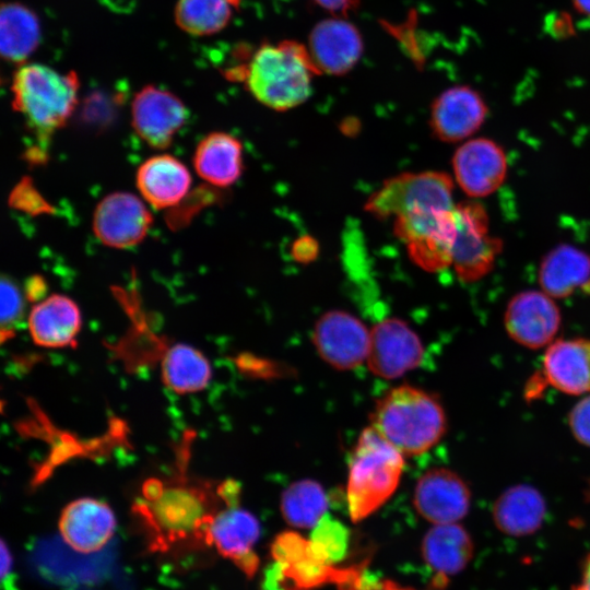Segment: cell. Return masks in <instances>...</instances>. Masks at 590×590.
Instances as JSON below:
<instances>
[{
  "label": "cell",
  "instance_id": "obj_1",
  "mask_svg": "<svg viewBox=\"0 0 590 590\" xmlns=\"http://www.w3.org/2000/svg\"><path fill=\"white\" fill-rule=\"evenodd\" d=\"M212 498L194 484L148 480L133 510L143 524L149 551L179 556L210 547L209 527L220 510Z\"/></svg>",
  "mask_w": 590,
  "mask_h": 590
},
{
  "label": "cell",
  "instance_id": "obj_2",
  "mask_svg": "<svg viewBox=\"0 0 590 590\" xmlns=\"http://www.w3.org/2000/svg\"><path fill=\"white\" fill-rule=\"evenodd\" d=\"M316 74L307 47L288 39L260 45L239 76L260 104L285 111L309 98Z\"/></svg>",
  "mask_w": 590,
  "mask_h": 590
},
{
  "label": "cell",
  "instance_id": "obj_3",
  "mask_svg": "<svg viewBox=\"0 0 590 590\" xmlns=\"http://www.w3.org/2000/svg\"><path fill=\"white\" fill-rule=\"evenodd\" d=\"M371 427L404 457L423 455L447 430V416L433 394L408 385L386 392L375 404Z\"/></svg>",
  "mask_w": 590,
  "mask_h": 590
},
{
  "label": "cell",
  "instance_id": "obj_4",
  "mask_svg": "<svg viewBox=\"0 0 590 590\" xmlns=\"http://www.w3.org/2000/svg\"><path fill=\"white\" fill-rule=\"evenodd\" d=\"M12 106L37 140L42 153L78 104L79 79L43 63L20 64L12 78Z\"/></svg>",
  "mask_w": 590,
  "mask_h": 590
},
{
  "label": "cell",
  "instance_id": "obj_5",
  "mask_svg": "<svg viewBox=\"0 0 590 590\" xmlns=\"http://www.w3.org/2000/svg\"><path fill=\"white\" fill-rule=\"evenodd\" d=\"M403 467L404 456L371 426L361 433L350 459L346 485L352 521L366 519L393 495Z\"/></svg>",
  "mask_w": 590,
  "mask_h": 590
},
{
  "label": "cell",
  "instance_id": "obj_6",
  "mask_svg": "<svg viewBox=\"0 0 590 590\" xmlns=\"http://www.w3.org/2000/svg\"><path fill=\"white\" fill-rule=\"evenodd\" d=\"M455 181L440 170L402 173L390 177L366 200L364 210L378 220L398 219L455 208Z\"/></svg>",
  "mask_w": 590,
  "mask_h": 590
},
{
  "label": "cell",
  "instance_id": "obj_7",
  "mask_svg": "<svg viewBox=\"0 0 590 590\" xmlns=\"http://www.w3.org/2000/svg\"><path fill=\"white\" fill-rule=\"evenodd\" d=\"M455 216L451 266L460 281L474 283L493 270L504 245L491 231L485 206L475 199L457 203Z\"/></svg>",
  "mask_w": 590,
  "mask_h": 590
},
{
  "label": "cell",
  "instance_id": "obj_8",
  "mask_svg": "<svg viewBox=\"0 0 590 590\" xmlns=\"http://www.w3.org/2000/svg\"><path fill=\"white\" fill-rule=\"evenodd\" d=\"M271 555L283 579L295 590H314L327 583L340 587L354 570L329 564L309 539L294 531L282 532L274 539Z\"/></svg>",
  "mask_w": 590,
  "mask_h": 590
},
{
  "label": "cell",
  "instance_id": "obj_9",
  "mask_svg": "<svg viewBox=\"0 0 590 590\" xmlns=\"http://www.w3.org/2000/svg\"><path fill=\"white\" fill-rule=\"evenodd\" d=\"M508 337L517 344L539 350L556 340L562 314L553 297L542 290H526L507 303L503 317Z\"/></svg>",
  "mask_w": 590,
  "mask_h": 590
},
{
  "label": "cell",
  "instance_id": "obj_10",
  "mask_svg": "<svg viewBox=\"0 0 590 590\" xmlns=\"http://www.w3.org/2000/svg\"><path fill=\"white\" fill-rule=\"evenodd\" d=\"M455 181L471 199L496 192L508 174L504 148L493 139L476 137L463 141L451 158Z\"/></svg>",
  "mask_w": 590,
  "mask_h": 590
},
{
  "label": "cell",
  "instance_id": "obj_11",
  "mask_svg": "<svg viewBox=\"0 0 590 590\" xmlns=\"http://www.w3.org/2000/svg\"><path fill=\"white\" fill-rule=\"evenodd\" d=\"M370 330L356 316L340 309L322 314L312 330L319 356L331 367L350 370L367 358Z\"/></svg>",
  "mask_w": 590,
  "mask_h": 590
},
{
  "label": "cell",
  "instance_id": "obj_12",
  "mask_svg": "<svg viewBox=\"0 0 590 590\" xmlns=\"http://www.w3.org/2000/svg\"><path fill=\"white\" fill-rule=\"evenodd\" d=\"M423 357V342L405 321L386 318L370 329L366 362L376 376L399 378L420 366Z\"/></svg>",
  "mask_w": 590,
  "mask_h": 590
},
{
  "label": "cell",
  "instance_id": "obj_13",
  "mask_svg": "<svg viewBox=\"0 0 590 590\" xmlns=\"http://www.w3.org/2000/svg\"><path fill=\"white\" fill-rule=\"evenodd\" d=\"M188 109L172 92L146 85L131 103V123L137 134L151 148L166 149L184 127Z\"/></svg>",
  "mask_w": 590,
  "mask_h": 590
},
{
  "label": "cell",
  "instance_id": "obj_14",
  "mask_svg": "<svg viewBox=\"0 0 590 590\" xmlns=\"http://www.w3.org/2000/svg\"><path fill=\"white\" fill-rule=\"evenodd\" d=\"M487 115V104L476 90L468 85H456L433 101L428 122L437 140L462 143L481 129Z\"/></svg>",
  "mask_w": 590,
  "mask_h": 590
},
{
  "label": "cell",
  "instance_id": "obj_15",
  "mask_svg": "<svg viewBox=\"0 0 590 590\" xmlns=\"http://www.w3.org/2000/svg\"><path fill=\"white\" fill-rule=\"evenodd\" d=\"M413 505L433 524L456 523L471 507V491L467 482L448 468H433L417 480Z\"/></svg>",
  "mask_w": 590,
  "mask_h": 590
},
{
  "label": "cell",
  "instance_id": "obj_16",
  "mask_svg": "<svg viewBox=\"0 0 590 590\" xmlns=\"http://www.w3.org/2000/svg\"><path fill=\"white\" fill-rule=\"evenodd\" d=\"M152 224L145 204L129 192H113L96 205L93 215L95 236L106 246L126 249L143 240Z\"/></svg>",
  "mask_w": 590,
  "mask_h": 590
},
{
  "label": "cell",
  "instance_id": "obj_17",
  "mask_svg": "<svg viewBox=\"0 0 590 590\" xmlns=\"http://www.w3.org/2000/svg\"><path fill=\"white\" fill-rule=\"evenodd\" d=\"M307 49L318 74L343 75L359 61L364 42L352 22L344 16H333L312 27Z\"/></svg>",
  "mask_w": 590,
  "mask_h": 590
},
{
  "label": "cell",
  "instance_id": "obj_18",
  "mask_svg": "<svg viewBox=\"0 0 590 590\" xmlns=\"http://www.w3.org/2000/svg\"><path fill=\"white\" fill-rule=\"evenodd\" d=\"M259 536L258 519L248 510L234 505L214 515L208 531V543L250 578L259 567V557L253 551Z\"/></svg>",
  "mask_w": 590,
  "mask_h": 590
},
{
  "label": "cell",
  "instance_id": "obj_19",
  "mask_svg": "<svg viewBox=\"0 0 590 590\" xmlns=\"http://www.w3.org/2000/svg\"><path fill=\"white\" fill-rule=\"evenodd\" d=\"M115 530L116 517L110 506L91 497L70 502L59 518L62 540L79 553L90 554L102 550Z\"/></svg>",
  "mask_w": 590,
  "mask_h": 590
},
{
  "label": "cell",
  "instance_id": "obj_20",
  "mask_svg": "<svg viewBox=\"0 0 590 590\" xmlns=\"http://www.w3.org/2000/svg\"><path fill=\"white\" fill-rule=\"evenodd\" d=\"M536 377L569 396L590 393V339H556L545 350Z\"/></svg>",
  "mask_w": 590,
  "mask_h": 590
},
{
  "label": "cell",
  "instance_id": "obj_21",
  "mask_svg": "<svg viewBox=\"0 0 590 590\" xmlns=\"http://www.w3.org/2000/svg\"><path fill=\"white\" fill-rule=\"evenodd\" d=\"M473 541L460 524H435L424 535L421 553L434 573L432 587L442 590L449 578L463 570L473 556Z\"/></svg>",
  "mask_w": 590,
  "mask_h": 590
},
{
  "label": "cell",
  "instance_id": "obj_22",
  "mask_svg": "<svg viewBox=\"0 0 590 590\" xmlns=\"http://www.w3.org/2000/svg\"><path fill=\"white\" fill-rule=\"evenodd\" d=\"M538 281L554 299L568 298L578 291L590 292V255L571 244H559L543 256Z\"/></svg>",
  "mask_w": 590,
  "mask_h": 590
},
{
  "label": "cell",
  "instance_id": "obj_23",
  "mask_svg": "<svg viewBox=\"0 0 590 590\" xmlns=\"http://www.w3.org/2000/svg\"><path fill=\"white\" fill-rule=\"evenodd\" d=\"M27 326L33 341L39 346H70L81 328L80 309L68 296L52 294L34 305Z\"/></svg>",
  "mask_w": 590,
  "mask_h": 590
},
{
  "label": "cell",
  "instance_id": "obj_24",
  "mask_svg": "<svg viewBox=\"0 0 590 590\" xmlns=\"http://www.w3.org/2000/svg\"><path fill=\"white\" fill-rule=\"evenodd\" d=\"M137 187L146 202L156 209L177 205L188 193L191 176L188 168L169 154L144 161L138 168Z\"/></svg>",
  "mask_w": 590,
  "mask_h": 590
},
{
  "label": "cell",
  "instance_id": "obj_25",
  "mask_svg": "<svg viewBox=\"0 0 590 590\" xmlns=\"http://www.w3.org/2000/svg\"><path fill=\"white\" fill-rule=\"evenodd\" d=\"M546 509V502L538 488L529 484H516L495 499L492 517L500 532L526 536L542 527Z\"/></svg>",
  "mask_w": 590,
  "mask_h": 590
},
{
  "label": "cell",
  "instance_id": "obj_26",
  "mask_svg": "<svg viewBox=\"0 0 590 590\" xmlns=\"http://www.w3.org/2000/svg\"><path fill=\"white\" fill-rule=\"evenodd\" d=\"M243 157V144L236 137L215 131L198 143L193 153V167L208 184L226 188L241 176Z\"/></svg>",
  "mask_w": 590,
  "mask_h": 590
},
{
  "label": "cell",
  "instance_id": "obj_27",
  "mask_svg": "<svg viewBox=\"0 0 590 590\" xmlns=\"http://www.w3.org/2000/svg\"><path fill=\"white\" fill-rule=\"evenodd\" d=\"M211 365L196 347L177 343L162 359V379L176 393L186 394L203 390L211 379Z\"/></svg>",
  "mask_w": 590,
  "mask_h": 590
},
{
  "label": "cell",
  "instance_id": "obj_28",
  "mask_svg": "<svg viewBox=\"0 0 590 590\" xmlns=\"http://www.w3.org/2000/svg\"><path fill=\"white\" fill-rule=\"evenodd\" d=\"M40 28L35 13L21 3L1 7V54L14 63L23 64L39 43Z\"/></svg>",
  "mask_w": 590,
  "mask_h": 590
},
{
  "label": "cell",
  "instance_id": "obj_29",
  "mask_svg": "<svg viewBox=\"0 0 590 590\" xmlns=\"http://www.w3.org/2000/svg\"><path fill=\"white\" fill-rule=\"evenodd\" d=\"M327 509L328 497L317 481H295L281 494V515L293 528L312 529L327 514Z\"/></svg>",
  "mask_w": 590,
  "mask_h": 590
},
{
  "label": "cell",
  "instance_id": "obj_30",
  "mask_svg": "<svg viewBox=\"0 0 590 590\" xmlns=\"http://www.w3.org/2000/svg\"><path fill=\"white\" fill-rule=\"evenodd\" d=\"M233 14L231 0H177L176 25L191 36H210L224 30Z\"/></svg>",
  "mask_w": 590,
  "mask_h": 590
},
{
  "label": "cell",
  "instance_id": "obj_31",
  "mask_svg": "<svg viewBox=\"0 0 590 590\" xmlns=\"http://www.w3.org/2000/svg\"><path fill=\"white\" fill-rule=\"evenodd\" d=\"M309 540L323 559L335 565L347 554L350 530L341 521L326 514L312 528Z\"/></svg>",
  "mask_w": 590,
  "mask_h": 590
},
{
  "label": "cell",
  "instance_id": "obj_32",
  "mask_svg": "<svg viewBox=\"0 0 590 590\" xmlns=\"http://www.w3.org/2000/svg\"><path fill=\"white\" fill-rule=\"evenodd\" d=\"M0 293V317L3 335L5 332H12L13 327L21 321L24 315V298L15 282L5 276L1 279Z\"/></svg>",
  "mask_w": 590,
  "mask_h": 590
},
{
  "label": "cell",
  "instance_id": "obj_33",
  "mask_svg": "<svg viewBox=\"0 0 590 590\" xmlns=\"http://www.w3.org/2000/svg\"><path fill=\"white\" fill-rule=\"evenodd\" d=\"M567 422L573 437L590 448V393L582 396L570 409Z\"/></svg>",
  "mask_w": 590,
  "mask_h": 590
},
{
  "label": "cell",
  "instance_id": "obj_34",
  "mask_svg": "<svg viewBox=\"0 0 590 590\" xmlns=\"http://www.w3.org/2000/svg\"><path fill=\"white\" fill-rule=\"evenodd\" d=\"M339 590H415L405 587L390 579H375L367 577L365 571L358 566L355 568L350 579L339 587Z\"/></svg>",
  "mask_w": 590,
  "mask_h": 590
},
{
  "label": "cell",
  "instance_id": "obj_35",
  "mask_svg": "<svg viewBox=\"0 0 590 590\" xmlns=\"http://www.w3.org/2000/svg\"><path fill=\"white\" fill-rule=\"evenodd\" d=\"M318 252V243L311 236H302L292 246V256L297 262H311L316 259Z\"/></svg>",
  "mask_w": 590,
  "mask_h": 590
},
{
  "label": "cell",
  "instance_id": "obj_36",
  "mask_svg": "<svg viewBox=\"0 0 590 590\" xmlns=\"http://www.w3.org/2000/svg\"><path fill=\"white\" fill-rule=\"evenodd\" d=\"M546 28L552 36L559 39L575 34L571 17L566 12L551 14L546 22Z\"/></svg>",
  "mask_w": 590,
  "mask_h": 590
},
{
  "label": "cell",
  "instance_id": "obj_37",
  "mask_svg": "<svg viewBox=\"0 0 590 590\" xmlns=\"http://www.w3.org/2000/svg\"><path fill=\"white\" fill-rule=\"evenodd\" d=\"M318 7L330 12L333 16H346L356 9L358 0H312Z\"/></svg>",
  "mask_w": 590,
  "mask_h": 590
},
{
  "label": "cell",
  "instance_id": "obj_38",
  "mask_svg": "<svg viewBox=\"0 0 590 590\" xmlns=\"http://www.w3.org/2000/svg\"><path fill=\"white\" fill-rule=\"evenodd\" d=\"M13 568V557L5 542L1 541V578L4 580L11 575Z\"/></svg>",
  "mask_w": 590,
  "mask_h": 590
},
{
  "label": "cell",
  "instance_id": "obj_39",
  "mask_svg": "<svg viewBox=\"0 0 590 590\" xmlns=\"http://www.w3.org/2000/svg\"><path fill=\"white\" fill-rule=\"evenodd\" d=\"M574 590H590V554L583 562L581 582Z\"/></svg>",
  "mask_w": 590,
  "mask_h": 590
},
{
  "label": "cell",
  "instance_id": "obj_40",
  "mask_svg": "<svg viewBox=\"0 0 590 590\" xmlns=\"http://www.w3.org/2000/svg\"><path fill=\"white\" fill-rule=\"evenodd\" d=\"M44 293V282L42 279H33L30 281L26 294L30 299H35Z\"/></svg>",
  "mask_w": 590,
  "mask_h": 590
},
{
  "label": "cell",
  "instance_id": "obj_41",
  "mask_svg": "<svg viewBox=\"0 0 590 590\" xmlns=\"http://www.w3.org/2000/svg\"><path fill=\"white\" fill-rule=\"evenodd\" d=\"M573 3L578 12L590 16V0H573Z\"/></svg>",
  "mask_w": 590,
  "mask_h": 590
},
{
  "label": "cell",
  "instance_id": "obj_42",
  "mask_svg": "<svg viewBox=\"0 0 590 590\" xmlns=\"http://www.w3.org/2000/svg\"><path fill=\"white\" fill-rule=\"evenodd\" d=\"M588 497L590 498V482H589V486H588Z\"/></svg>",
  "mask_w": 590,
  "mask_h": 590
}]
</instances>
